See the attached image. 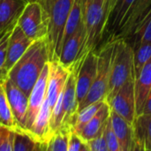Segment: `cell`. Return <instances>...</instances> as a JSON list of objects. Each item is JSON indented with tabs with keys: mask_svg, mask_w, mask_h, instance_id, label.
I'll use <instances>...</instances> for the list:
<instances>
[{
	"mask_svg": "<svg viewBox=\"0 0 151 151\" xmlns=\"http://www.w3.org/2000/svg\"><path fill=\"white\" fill-rule=\"evenodd\" d=\"M105 102V100L103 101H97L96 103H93L91 104H88V106L82 108L77 114L74 124L73 126V130L80 134L81 130L84 128V127L89 122V120L96 115V113L98 111L100 107L103 105V104Z\"/></svg>",
	"mask_w": 151,
	"mask_h": 151,
	"instance_id": "484cf974",
	"label": "cell"
},
{
	"mask_svg": "<svg viewBox=\"0 0 151 151\" xmlns=\"http://www.w3.org/2000/svg\"><path fill=\"white\" fill-rule=\"evenodd\" d=\"M50 73V62H48L40 77L38 78L36 83L35 84L29 97H28V107L27 111V119H26V129L30 130L36 116L43 104V101L46 97L47 94V83H48V77Z\"/></svg>",
	"mask_w": 151,
	"mask_h": 151,
	"instance_id": "7c38bea8",
	"label": "cell"
},
{
	"mask_svg": "<svg viewBox=\"0 0 151 151\" xmlns=\"http://www.w3.org/2000/svg\"><path fill=\"white\" fill-rule=\"evenodd\" d=\"M47 26L50 61L58 60L66 19L74 0H39Z\"/></svg>",
	"mask_w": 151,
	"mask_h": 151,
	"instance_id": "7a4b0ae2",
	"label": "cell"
},
{
	"mask_svg": "<svg viewBox=\"0 0 151 151\" xmlns=\"http://www.w3.org/2000/svg\"><path fill=\"white\" fill-rule=\"evenodd\" d=\"M89 151H109L104 132L87 142Z\"/></svg>",
	"mask_w": 151,
	"mask_h": 151,
	"instance_id": "d6a6232c",
	"label": "cell"
},
{
	"mask_svg": "<svg viewBox=\"0 0 151 151\" xmlns=\"http://www.w3.org/2000/svg\"><path fill=\"white\" fill-rule=\"evenodd\" d=\"M17 24L33 41L47 36V26L39 0L28 1L18 19Z\"/></svg>",
	"mask_w": 151,
	"mask_h": 151,
	"instance_id": "8992f818",
	"label": "cell"
},
{
	"mask_svg": "<svg viewBox=\"0 0 151 151\" xmlns=\"http://www.w3.org/2000/svg\"><path fill=\"white\" fill-rule=\"evenodd\" d=\"M28 1H29V0H28Z\"/></svg>",
	"mask_w": 151,
	"mask_h": 151,
	"instance_id": "8d00e7d4",
	"label": "cell"
},
{
	"mask_svg": "<svg viewBox=\"0 0 151 151\" xmlns=\"http://www.w3.org/2000/svg\"><path fill=\"white\" fill-rule=\"evenodd\" d=\"M106 0H82V19L86 29V42L82 56L96 50L104 37Z\"/></svg>",
	"mask_w": 151,
	"mask_h": 151,
	"instance_id": "277c9868",
	"label": "cell"
},
{
	"mask_svg": "<svg viewBox=\"0 0 151 151\" xmlns=\"http://www.w3.org/2000/svg\"><path fill=\"white\" fill-rule=\"evenodd\" d=\"M115 46V42H105L100 50L97 61V71L95 81L84 98L78 107V112L84 107L96 103L97 101H103L106 99L108 94V88L111 76V68L112 61V54Z\"/></svg>",
	"mask_w": 151,
	"mask_h": 151,
	"instance_id": "5b68a950",
	"label": "cell"
},
{
	"mask_svg": "<svg viewBox=\"0 0 151 151\" xmlns=\"http://www.w3.org/2000/svg\"><path fill=\"white\" fill-rule=\"evenodd\" d=\"M15 127L0 124V151H13Z\"/></svg>",
	"mask_w": 151,
	"mask_h": 151,
	"instance_id": "f546056e",
	"label": "cell"
},
{
	"mask_svg": "<svg viewBox=\"0 0 151 151\" xmlns=\"http://www.w3.org/2000/svg\"><path fill=\"white\" fill-rule=\"evenodd\" d=\"M68 151H89L87 142H85L73 129L70 134Z\"/></svg>",
	"mask_w": 151,
	"mask_h": 151,
	"instance_id": "1f68e13d",
	"label": "cell"
},
{
	"mask_svg": "<svg viewBox=\"0 0 151 151\" xmlns=\"http://www.w3.org/2000/svg\"><path fill=\"white\" fill-rule=\"evenodd\" d=\"M98 55L96 50L87 53L80 63H75L77 66L76 76V95L78 107L88 95L96 75Z\"/></svg>",
	"mask_w": 151,
	"mask_h": 151,
	"instance_id": "ba28073f",
	"label": "cell"
},
{
	"mask_svg": "<svg viewBox=\"0 0 151 151\" xmlns=\"http://www.w3.org/2000/svg\"><path fill=\"white\" fill-rule=\"evenodd\" d=\"M150 10L151 0H134L129 7L119 28L111 37L106 40V42L127 39L129 37L137 25Z\"/></svg>",
	"mask_w": 151,
	"mask_h": 151,
	"instance_id": "9c48e42d",
	"label": "cell"
},
{
	"mask_svg": "<svg viewBox=\"0 0 151 151\" xmlns=\"http://www.w3.org/2000/svg\"><path fill=\"white\" fill-rule=\"evenodd\" d=\"M151 58V42H143L134 48V72L137 76Z\"/></svg>",
	"mask_w": 151,
	"mask_h": 151,
	"instance_id": "83f0119b",
	"label": "cell"
},
{
	"mask_svg": "<svg viewBox=\"0 0 151 151\" xmlns=\"http://www.w3.org/2000/svg\"><path fill=\"white\" fill-rule=\"evenodd\" d=\"M111 115V108L108 103L105 101L103 105L100 107L96 115L89 120V122L84 127V128L80 133V136L85 141L88 142L100 134L104 130V127L107 119Z\"/></svg>",
	"mask_w": 151,
	"mask_h": 151,
	"instance_id": "d6986e66",
	"label": "cell"
},
{
	"mask_svg": "<svg viewBox=\"0 0 151 151\" xmlns=\"http://www.w3.org/2000/svg\"><path fill=\"white\" fill-rule=\"evenodd\" d=\"M82 22V0H74L65 22L62 38V46L76 32Z\"/></svg>",
	"mask_w": 151,
	"mask_h": 151,
	"instance_id": "603a6c76",
	"label": "cell"
},
{
	"mask_svg": "<svg viewBox=\"0 0 151 151\" xmlns=\"http://www.w3.org/2000/svg\"><path fill=\"white\" fill-rule=\"evenodd\" d=\"M134 1V0H118L104 25V35H107V39L111 37L118 31Z\"/></svg>",
	"mask_w": 151,
	"mask_h": 151,
	"instance_id": "44dd1931",
	"label": "cell"
},
{
	"mask_svg": "<svg viewBox=\"0 0 151 151\" xmlns=\"http://www.w3.org/2000/svg\"><path fill=\"white\" fill-rule=\"evenodd\" d=\"M126 40L133 49L143 42H151V10Z\"/></svg>",
	"mask_w": 151,
	"mask_h": 151,
	"instance_id": "cb8c5ba5",
	"label": "cell"
},
{
	"mask_svg": "<svg viewBox=\"0 0 151 151\" xmlns=\"http://www.w3.org/2000/svg\"><path fill=\"white\" fill-rule=\"evenodd\" d=\"M28 0H0V33L18 21Z\"/></svg>",
	"mask_w": 151,
	"mask_h": 151,
	"instance_id": "ffe728a7",
	"label": "cell"
},
{
	"mask_svg": "<svg viewBox=\"0 0 151 151\" xmlns=\"http://www.w3.org/2000/svg\"><path fill=\"white\" fill-rule=\"evenodd\" d=\"M43 150L42 144L27 129L15 127L13 151Z\"/></svg>",
	"mask_w": 151,
	"mask_h": 151,
	"instance_id": "7402d4cb",
	"label": "cell"
},
{
	"mask_svg": "<svg viewBox=\"0 0 151 151\" xmlns=\"http://www.w3.org/2000/svg\"><path fill=\"white\" fill-rule=\"evenodd\" d=\"M111 110L114 111L127 122L133 124L136 118L134 75L128 80L108 101Z\"/></svg>",
	"mask_w": 151,
	"mask_h": 151,
	"instance_id": "52a82bcc",
	"label": "cell"
},
{
	"mask_svg": "<svg viewBox=\"0 0 151 151\" xmlns=\"http://www.w3.org/2000/svg\"><path fill=\"white\" fill-rule=\"evenodd\" d=\"M151 89V58L143 66L140 73L134 77L136 116L142 113L146 99Z\"/></svg>",
	"mask_w": 151,
	"mask_h": 151,
	"instance_id": "e0dca14e",
	"label": "cell"
},
{
	"mask_svg": "<svg viewBox=\"0 0 151 151\" xmlns=\"http://www.w3.org/2000/svg\"><path fill=\"white\" fill-rule=\"evenodd\" d=\"M50 62L46 37L34 41L21 58L7 73L6 77L28 97L45 65Z\"/></svg>",
	"mask_w": 151,
	"mask_h": 151,
	"instance_id": "6da1fadb",
	"label": "cell"
},
{
	"mask_svg": "<svg viewBox=\"0 0 151 151\" xmlns=\"http://www.w3.org/2000/svg\"><path fill=\"white\" fill-rule=\"evenodd\" d=\"M114 42L110 82L105 101L111 99L121 86L134 75L133 47L124 39Z\"/></svg>",
	"mask_w": 151,
	"mask_h": 151,
	"instance_id": "3957f363",
	"label": "cell"
},
{
	"mask_svg": "<svg viewBox=\"0 0 151 151\" xmlns=\"http://www.w3.org/2000/svg\"><path fill=\"white\" fill-rule=\"evenodd\" d=\"M86 42V29L82 22L76 32L63 44L58 58V62L68 69H72L73 65L80 62L83 56V49Z\"/></svg>",
	"mask_w": 151,
	"mask_h": 151,
	"instance_id": "8fae6325",
	"label": "cell"
},
{
	"mask_svg": "<svg viewBox=\"0 0 151 151\" xmlns=\"http://www.w3.org/2000/svg\"><path fill=\"white\" fill-rule=\"evenodd\" d=\"M104 134L106 139L109 151H120L119 140H118L117 135H116V134L112 128V126H111V117H109V119L106 121L104 130Z\"/></svg>",
	"mask_w": 151,
	"mask_h": 151,
	"instance_id": "4dcf8cb0",
	"label": "cell"
},
{
	"mask_svg": "<svg viewBox=\"0 0 151 151\" xmlns=\"http://www.w3.org/2000/svg\"><path fill=\"white\" fill-rule=\"evenodd\" d=\"M0 124L10 127H18L3 85V79L0 80Z\"/></svg>",
	"mask_w": 151,
	"mask_h": 151,
	"instance_id": "4316f807",
	"label": "cell"
},
{
	"mask_svg": "<svg viewBox=\"0 0 151 151\" xmlns=\"http://www.w3.org/2000/svg\"><path fill=\"white\" fill-rule=\"evenodd\" d=\"M73 127L63 125L51 134L45 145L46 151H68V143Z\"/></svg>",
	"mask_w": 151,
	"mask_h": 151,
	"instance_id": "d4e9b609",
	"label": "cell"
},
{
	"mask_svg": "<svg viewBox=\"0 0 151 151\" xmlns=\"http://www.w3.org/2000/svg\"><path fill=\"white\" fill-rule=\"evenodd\" d=\"M17 22L12 24L11 26H9L8 27H6L4 30H3L0 33V80L4 79L3 78L2 73H3V68H4V65L5 58H6L8 43H9L10 36L13 31V28L17 25Z\"/></svg>",
	"mask_w": 151,
	"mask_h": 151,
	"instance_id": "f1b7e54d",
	"label": "cell"
},
{
	"mask_svg": "<svg viewBox=\"0 0 151 151\" xmlns=\"http://www.w3.org/2000/svg\"><path fill=\"white\" fill-rule=\"evenodd\" d=\"M110 117L112 128L119 140L120 151H135L133 124L127 122L112 110H111Z\"/></svg>",
	"mask_w": 151,
	"mask_h": 151,
	"instance_id": "2e32d148",
	"label": "cell"
},
{
	"mask_svg": "<svg viewBox=\"0 0 151 151\" xmlns=\"http://www.w3.org/2000/svg\"><path fill=\"white\" fill-rule=\"evenodd\" d=\"M135 151H151V115L140 114L134 123Z\"/></svg>",
	"mask_w": 151,
	"mask_h": 151,
	"instance_id": "ac0fdd59",
	"label": "cell"
},
{
	"mask_svg": "<svg viewBox=\"0 0 151 151\" xmlns=\"http://www.w3.org/2000/svg\"><path fill=\"white\" fill-rule=\"evenodd\" d=\"M77 66L73 65L67 77L63 90V125L73 127L78 114V102L76 95ZM61 126V127H62Z\"/></svg>",
	"mask_w": 151,
	"mask_h": 151,
	"instance_id": "5bb4252c",
	"label": "cell"
},
{
	"mask_svg": "<svg viewBox=\"0 0 151 151\" xmlns=\"http://www.w3.org/2000/svg\"><path fill=\"white\" fill-rule=\"evenodd\" d=\"M142 114H148V115H151V89L148 95V97L146 99V103L142 111Z\"/></svg>",
	"mask_w": 151,
	"mask_h": 151,
	"instance_id": "e575fe53",
	"label": "cell"
},
{
	"mask_svg": "<svg viewBox=\"0 0 151 151\" xmlns=\"http://www.w3.org/2000/svg\"><path fill=\"white\" fill-rule=\"evenodd\" d=\"M33 42L34 41L30 39L17 24L10 36L6 58L3 68V78L6 77L7 73L21 58Z\"/></svg>",
	"mask_w": 151,
	"mask_h": 151,
	"instance_id": "4fadbf2b",
	"label": "cell"
},
{
	"mask_svg": "<svg viewBox=\"0 0 151 151\" xmlns=\"http://www.w3.org/2000/svg\"><path fill=\"white\" fill-rule=\"evenodd\" d=\"M3 85L18 127L26 129L28 96L7 77L3 79Z\"/></svg>",
	"mask_w": 151,
	"mask_h": 151,
	"instance_id": "30bf717a",
	"label": "cell"
},
{
	"mask_svg": "<svg viewBox=\"0 0 151 151\" xmlns=\"http://www.w3.org/2000/svg\"><path fill=\"white\" fill-rule=\"evenodd\" d=\"M29 1H37V0H29Z\"/></svg>",
	"mask_w": 151,
	"mask_h": 151,
	"instance_id": "d590c367",
	"label": "cell"
},
{
	"mask_svg": "<svg viewBox=\"0 0 151 151\" xmlns=\"http://www.w3.org/2000/svg\"><path fill=\"white\" fill-rule=\"evenodd\" d=\"M117 2H118V0H106V2H105V22H106V19H108L110 13L113 10L114 6L116 5Z\"/></svg>",
	"mask_w": 151,
	"mask_h": 151,
	"instance_id": "836d02e7",
	"label": "cell"
},
{
	"mask_svg": "<svg viewBox=\"0 0 151 151\" xmlns=\"http://www.w3.org/2000/svg\"><path fill=\"white\" fill-rule=\"evenodd\" d=\"M71 69L65 67L58 60L50 61V73L47 83V98L51 111L63 91Z\"/></svg>",
	"mask_w": 151,
	"mask_h": 151,
	"instance_id": "9a60e30c",
	"label": "cell"
}]
</instances>
